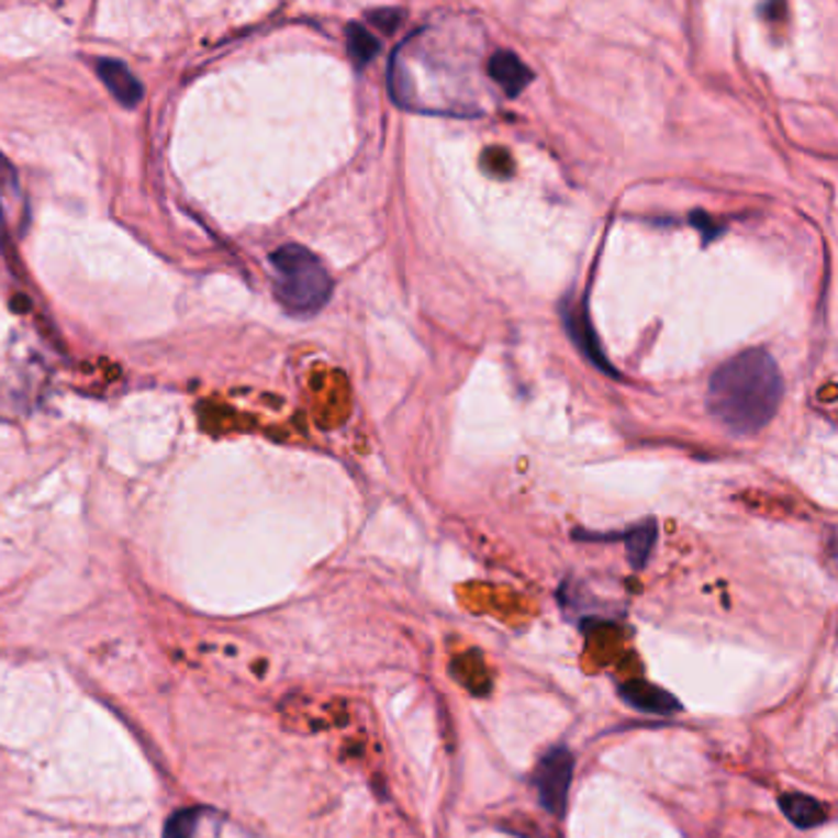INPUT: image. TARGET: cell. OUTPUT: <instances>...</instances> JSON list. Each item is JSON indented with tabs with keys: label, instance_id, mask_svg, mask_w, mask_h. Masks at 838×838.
<instances>
[{
	"label": "cell",
	"instance_id": "1",
	"mask_svg": "<svg viewBox=\"0 0 838 838\" xmlns=\"http://www.w3.org/2000/svg\"><path fill=\"white\" fill-rule=\"evenodd\" d=\"M784 394L778 361L764 349H745L713 371L708 411L736 436H752L774 418Z\"/></svg>",
	"mask_w": 838,
	"mask_h": 838
},
{
	"label": "cell",
	"instance_id": "2",
	"mask_svg": "<svg viewBox=\"0 0 838 838\" xmlns=\"http://www.w3.org/2000/svg\"><path fill=\"white\" fill-rule=\"evenodd\" d=\"M276 298L288 313L313 315L333 298V276L325 264L300 244H286L271 254Z\"/></svg>",
	"mask_w": 838,
	"mask_h": 838
},
{
	"label": "cell",
	"instance_id": "3",
	"mask_svg": "<svg viewBox=\"0 0 838 838\" xmlns=\"http://www.w3.org/2000/svg\"><path fill=\"white\" fill-rule=\"evenodd\" d=\"M573 782V755L563 745L548 750L534 772V787L548 814L561 816L568 804V790Z\"/></svg>",
	"mask_w": 838,
	"mask_h": 838
},
{
	"label": "cell",
	"instance_id": "4",
	"mask_svg": "<svg viewBox=\"0 0 838 838\" xmlns=\"http://www.w3.org/2000/svg\"><path fill=\"white\" fill-rule=\"evenodd\" d=\"M488 75L492 77L496 87L504 89V94L510 99L519 97L534 79V71L510 49L494 52L492 59L488 62Z\"/></svg>",
	"mask_w": 838,
	"mask_h": 838
},
{
	"label": "cell",
	"instance_id": "5",
	"mask_svg": "<svg viewBox=\"0 0 838 838\" xmlns=\"http://www.w3.org/2000/svg\"><path fill=\"white\" fill-rule=\"evenodd\" d=\"M97 71H99L103 85H107V89L111 91L113 99L121 103V107H126V109L138 107L141 99H143V85L136 79V75H133V71L123 65V62L99 59Z\"/></svg>",
	"mask_w": 838,
	"mask_h": 838
},
{
	"label": "cell",
	"instance_id": "6",
	"mask_svg": "<svg viewBox=\"0 0 838 838\" xmlns=\"http://www.w3.org/2000/svg\"><path fill=\"white\" fill-rule=\"evenodd\" d=\"M619 696H623L625 703H629L633 708L641 713H651V716H671V713L681 711L679 701L671 696V693L651 686L647 684V681H633V684H625L623 689H619Z\"/></svg>",
	"mask_w": 838,
	"mask_h": 838
},
{
	"label": "cell",
	"instance_id": "7",
	"mask_svg": "<svg viewBox=\"0 0 838 838\" xmlns=\"http://www.w3.org/2000/svg\"><path fill=\"white\" fill-rule=\"evenodd\" d=\"M780 809L794 826H800V829H816V826H822L826 822L824 804L816 802L809 794H796V792L782 794Z\"/></svg>",
	"mask_w": 838,
	"mask_h": 838
},
{
	"label": "cell",
	"instance_id": "8",
	"mask_svg": "<svg viewBox=\"0 0 838 838\" xmlns=\"http://www.w3.org/2000/svg\"><path fill=\"white\" fill-rule=\"evenodd\" d=\"M617 539H623L625 546H627V561L633 568H645L647 561H649V554L651 548H655L657 544V524L655 522H645V524H637L635 529H629L625 534H619Z\"/></svg>",
	"mask_w": 838,
	"mask_h": 838
},
{
	"label": "cell",
	"instance_id": "9",
	"mask_svg": "<svg viewBox=\"0 0 838 838\" xmlns=\"http://www.w3.org/2000/svg\"><path fill=\"white\" fill-rule=\"evenodd\" d=\"M563 323H566L568 333H571V337L576 339V345L581 347V351H583L585 357H591L597 367H605L607 371H613V369L607 367L605 357L600 355V347H597V343H595V337H593V329H591V325H588V317H585V313H571V310H566V315H563Z\"/></svg>",
	"mask_w": 838,
	"mask_h": 838
},
{
	"label": "cell",
	"instance_id": "10",
	"mask_svg": "<svg viewBox=\"0 0 838 838\" xmlns=\"http://www.w3.org/2000/svg\"><path fill=\"white\" fill-rule=\"evenodd\" d=\"M347 49H349V55H351V59L357 62V65H367V62L375 59V55L379 52V40L371 37L365 25L349 23L347 25Z\"/></svg>",
	"mask_w": 838,
	"mask_h": 838
},
{
	"label": "cell",
	"instance_id": "11",
	"mask_svg": "<svg viewBox=\"0 0 838 838\" xmlns=\"http://www.w3.org/2000/svg\"><path fill=\"white\" fill-rule=\"evenodd\" d=\"M200 822V809H185L172 814V819L165 826V838H192Z\"/></svg>",
	"mask_w": 838,
	"mask_h": 838
}]
</instances>
